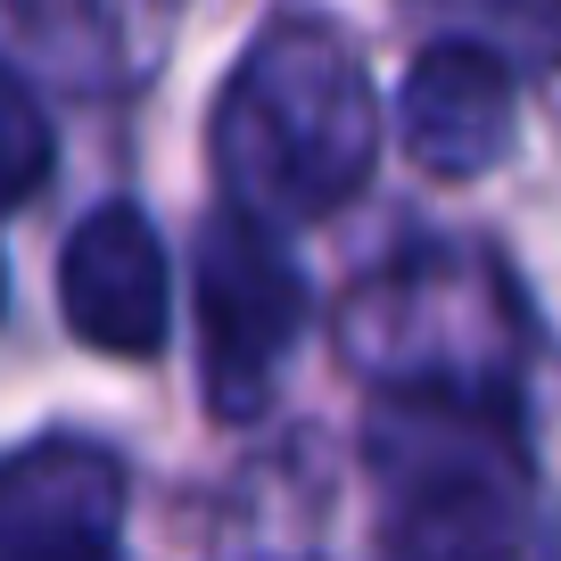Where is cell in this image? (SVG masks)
<instances>
[{"mask_svg": "<svg viewBox=\"0 0 561 561\" xmlns=\"http://www.w3.org/2000/svg\"><path fill=\"white\" fill-rule=\"evenodd\" d=\"M380 116H371L364 58L347 34L314 18H280L240 58L215 107V165L240 215H322L371 174Z\"/></svg>", "mask_w": 561, "mask_h": 561, "instance_id": "cell-1", "label": "cell"}, {"mask_svg": "<svg viewBox=\"0 0 561 561\" xmlns=\"http://www.w3.org/2000/svg\"><path fill=\"white\" fill-rule=\"evenodd\" d=\"M306 322V280L256 215H215L198 240V371L224 421H248Z\"/></svg>", "mask_w": 561, "mask_h": 561, "instance_id": "cell-2", "label": "cell"}, {"mask_svg": "<svg viewBox=\"0 0 561 561\" xmlns=\"http://www.w3.org/2000/svg\"><path fill=\"white\" fill-rule=\"evenodd\" d=\"M58 306L67 331L100 355H158L165 339V248L149 215L91 207L58 256Z\"/></svg>", "mask_w": 561, "mask_h": 561, "instance_id": "cell-3", "label": "cell"}, {"mask_svg": "<svg viewBox=\"0 0 561 561\" xmlns=\"http://www.w3.org/2000/svg\"><path fill=\"white\" fill-rule=\"evenodd\" d=\"M397 133H404V158H413L421 174H446V182L488 174L512 149V75H504V58L479 50V42H430V50L404 67Z\"/></svg>", "mask_w": 561, "mask_h": 561, "instance_id": "cell-4", "label": "cell"}, {"mask_svg": "<svg viewBox=\"0 0 561 561\" xmlns=\"http://www.w3.org/2000/svg\"><path fill=\"white\" fill-rule=\"evenodd\" d=\"M116 504H124V471L100 446L75 438L34 446L0 488L9 561H116Z\"/></svg>", "mask_w": 561, "mask_h": 561, "instance_id": "cell-5", "label": "cell"}, {"mask_svg": "<svg viewBox=\"0 0 561 561\" xmlns=\"http://www.w3.org/2000/svg\"><path fill=\"white\" fill-rule=\"evenodd\" d=\"M42 165H50V133H42V107L25 100V83H9V198H34Z\"/></svg>", "mask_w": 561, "mask_h": 561, "instance_id": "cell-6", "label": "cell"}, {"mask_svg": "<svg viewBox=\"0 0 561 561\" xmlns=\"http://www.w3.org/2000/svg\"><path fill=\"white\" fill-rule=\"evenodd\" d=\"M504 9H512V18H520L537 42H545V50H561V0H504Z\"/></svg>", "mask_w": 561, "mask_h": 561, "instance_id": "cell-7", "label": "cell"}]
</instances>
